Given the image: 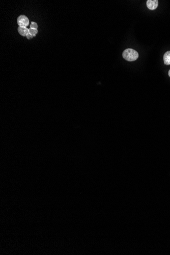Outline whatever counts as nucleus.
Masks as SVG:
<instances>
[{
	"instance_id": "1",
	"label": "nucleus",
	"mask_w": 170,
	"mask_h": 255,
	"mask_svg": "<svg viewBox=\"0 0 170 255\" xmlns=\"http://www.w3.org/2000/svg\"><path fill=\"white\" fill-rule=\"evenodd\" d=\"M122 56L125 60L128 61H134L139 58V54L136 50L132 48H127L123 52Z\"/></svg>"
},
{
	"instance_id": "2",
	"label": "nucleus",
	"mask_w": 170,
	"mask_h": 255,
	"mask_svg": "<svg viewBox=\"0 0 170 255\" xmlns=\"http://www.w3.org/2000/svg\"><path fill=\"white\" fill-rule=\"evenodd\" d=\"M17 22L19 25V27H27V26H28L29 20L27 16L24 15H22L20 16H18L17 20Z\"/></svg>"
},
{
	"instance_id": "3",
	"label": "nucleus",
	"mask_w": 170,
	"mask_h": 255,
	"mask_svg": "<svg viewBox=\"0 0 170 255\" xmlns=\"http://www.w3.org/2000/svg\"><path fill=\"white\" fill-rule=\"evenodd\" d=\"M158 1L157 0H148L147 1V6L150 10L156 9L158 7Z\"/></svg>"
},
{
	"instance_id": "4",
	"label": "nucleus",
	"mask_w": 170,
	"mask_h": 255,
	"mask_svg": "<svg viewBox=\"0 0 170 255\" xmlns=\"http://www.w3.org/2000/svg\"><path fill=\"white\" fill-rule=\"evenodd\" d=\"M18 32L22 36H27L29 33V29H28V28L26 27H19L18 28Z\"/></svg>"
},
{
	"instance_id": "5",
	"label": "nucleus",
	"mask_w": 170,
	"mask_h": 255,
	"mask_svg": "<svg viewBox=\"0 0 170 255\" xmlns=\"http://www.w3.org/2000/svg\"><path fill=\"white\" fill-rule=\"evenodd\" d=\"M164 64L170 65V51H168L164 54Z\"/></svg>"
},
{
	"instance_id": "6",
	"label": "nucleus",
	"mask_w": 170,
	"mask_h": 255,
	"mask_svg": "<svg viewBox=\"0 0 170 255\" xmlns=\"http://www.w3.org/2000/svg\"><path fill=\"white\" fill-rule=\"evenodd\" d=\"M37 33H38V31H37V29H32V28H30V29H29V33L30 34H31L33 36H36V34Z\"/></svg>"
},
{
	"instance_id": "7",
	"label": "nucleus",
	"mask_w": 170,
	"mask_h": 255,
	"mask_svg": "<svg viewBox=\"0 0 170 255\" xmlns=\"http://www.w3.org/2000/svg\"><path fill=\"white\" fill-rule=\"evenodd\" d=\"M30 27H31V28H32V29H37V28H38V26H37V24H36V22H32L31 25H30Z\"/></svg>"
},
{
	"instance_id": "8",
	"label": "nucleus",
	"mask_w": 170,
	"mask_h": 255,
	"mask_svg": "<svg viewBox=\"0 0 170 255\" xmlns=\"http://www.w3.org/2000/svg\"><path fill=\"white\" fill-rule=\"evenodd\" d=\"M33 37V36H32L31 34H30V33H29L27 35V38H28V39H31Z\"/></svg>"
},
{
	"instance_id": "9",
	"label": "nucleus",
	"mask_w": 170,
	"mask_h": 255,
	"mask_svg": "<svg viewBox=\"0 0 170 255\" xmlns=\"http://www.w3.org/2000/svg\"><path fill=\"white\" fill-rule=\"evenodd\" d=\"M168 74H169V76H170V70H169V71Z\"/></svg>"
}]
</instances>
